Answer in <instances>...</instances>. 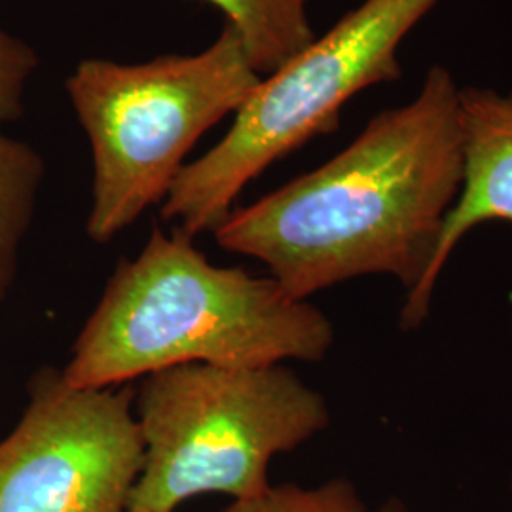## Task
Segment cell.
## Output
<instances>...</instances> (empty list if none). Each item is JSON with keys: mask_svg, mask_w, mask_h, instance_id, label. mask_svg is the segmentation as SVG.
<instances>
[{"mask_svg": "<svg viewBox=\"0 0 512 512\" xmlns=\"http://www.w3.org/2000/svg\"><path fill=\"white\" fill-rule=\"evenodd\" d=\"M222 512H372L357 486L336 476L317 486L279 484L264 494L238 499Z\"/></svg>", "mask_w": 512, "mask_h": 512, "instance_id": "10", "label": "cell"}, {"mask_svg": "<svg viewBox=\"0 0 512 512\" xmlns=\"http://www.w3.org/2000/svg\"><path fill=\"white\" fill-rule=\"evenodd\" d=\"M459 110L465 173L425 285L429 306L440 274L461 239L484 222L499 220L512 226V92L461 88Z\"/></svg>", "mask_w": 512, "mask_h": 512, "instance_id": "7", "label": "cell"}, {"mask_svg": "<svg viewBox=\"0 0 512 512\" xmlns=\"http://www.w3.org/2000/svg\"><path fill=\"white\" fill-rule=\"evenodd\" d=\"M135 420L145 459L128 509L173 512L196 495L264 494L275 456L323 433L330 410L285 365L188 363L143 378Z\"/></svg>", "mask_w": 512, "mask_h": 512, "instance_id": "4", "label": "cell"}, {"mask_svg": "<svg viewBox=\"0 0 512 512\" xmlns=\"http://www.w3.org/2000/svg\"><path fill=\"white\" fill-rule=\"evenodd\" d=\"M260 80L230 23L200 54L82 59L65 88L92 145L88 236L105 245L164 203L203 133L236 114Z\"/></svg>", "mask_w": 512, "mask_h": 512, "instance_id": "3", "label": "cell"}, {"mask_svg": "<svg viewBox=\"0 0 512 512\" xmlns=\"http://www.w3.org/2000/svg\"><path fill=\"white\" fill-rule=\"evenodd\" d=\"M124 512H145V511H129V509H128V511H124Z\"/></svg>", "mask_w": 512, "mask_h": 512, "instance_id": "13", "label": "cell"}, {"mask_svg": "<svg viewBox=\"0 0 512 512\" xmlns=\"http://www.w3.org/2000/svg\"><path fill=\"white\" fill-rule=\"evenodd\" d=\"M459 93L456 76L433 65L412 101L376 114L327 164L234 209L213 232L217 245L260 260L300 300L357 277H395L406 293L401 325L418 329L463 186Z\"/></svg>", "mask_w": 512, "mask_h": 512, "instance_id": "1", "label": "cell"}, {"mask_svg": "<svg viewBox=\"0 0 512 512\" xmlns=\"http://www.w3.org/2000/svg\"><path fill=\"white\" fill-rule=\"evenodd\" d=\"M145 446L128 389H82L44 368L0 442V512H124Z\"/></svg>", "mask_w": 512, "mask_h": 512, "instance_id": "6", "label": "cell"}, {"mask_svg": "<svg viewBox=\"0 0 512 512\" xmlns=\"http://www.w3.org/2000/svg\"><path fill=\"white\" fill-rule=\"evenodd\" d=\"M217 6L243 40L260 76L275 73L313 42L308 0H205Z\"/></svg>", "mask_w": 512, "mask_h": 512, "instance_id": "8", "label": "cell"}, {"mask_svg": "<svg viewBox=\"0 0 512 512\" xmlns=\"http://www.w3.org/2000/svg\"><path fill=\"white\" fill-rule=\"evenodd\" d=\"M44 173L37 148L0 128V304L14 285L19 249L37 211Z\"/></svg>", "mask_w": 512, "mask_h": 512, "instance_id": "9", "label": "cell"}, {"mask_svg": "<svg viewBox=\"0 0 512 512\" xmlns=\"http://www.w3.org/2000/svg\"><path fill=\"white\" fill-rule=\"evenodd\" d=\"M372 512H414L404 501L397 499V497H391L387 499L382 507H378L376 511Z\"/></svg>", "mask_w": 512, "mask_h": 512, "instance_id": "12", "label": "cell"}, {"mask_svg": "<svg viewBox=\"0 0 512 512\" xmlns=\"http://www.w3.org/2000/svg\"><path fill=\"white\" fill-rule=\"evenodd\" d=\"M38 63L37 52L0 25V128L21 118Z\"/></svg>", "mask_w": 512, "mask_h": 512, "instance_id": "11", "label": "cell"}, {"mask_svg": "<svg viewBox=\"0 0 512 512\" xmlns=\"http://www.w3.org/2000/svg\"><path fill=\"white\" fill-rule=\"evenodd\" d=\"M332 344V323L310 300L272 275L211 264L173 226L154 228L143 251L118 264L61 372L73 387L107 389L188 363H315Z\"/></svg>", "mask_w": 512, "mask_h": 512, "instance_id": "2", "label": "cell"}, {"mask_svg": "<svg viewBox=\"0 0 512 512\" xmlns=\"http://www.w3.org/2000/svg\"><path fill=\"white\" fill-rule=\"evenodd\" d=\"M511 494H512V475H511Z\"/></svg>", "mask_w": 512, "mask_h": 512, "instance_id": "14", "label": "cell"}, {"mask_svg": "<svg viewBox=\"0 0 512 512\" xmlns=\"http://www.w3.org/2000/svg\"><path fill=\"white\" fill-rule=\"evenodd\" d=\"M439 0H365L275 73L262 76L228 133L184 165L162 217L192 238L215 232L243 188L277 160L338 126L340 110L370 86L401 76L404 38Z\"/></svg>", "mask_w": 512, "mask_h": 512, "instance_id": "5", "label": "cell"}]
</instances>
